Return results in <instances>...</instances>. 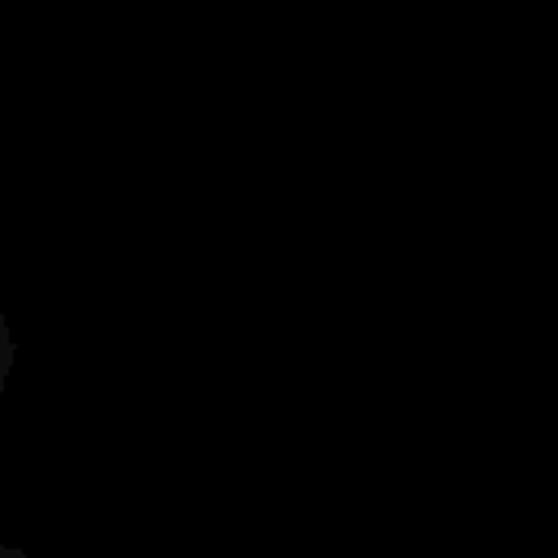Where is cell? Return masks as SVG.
<instances>
[{
  "mask_svg": "<svg viewBox=\"0 0 558 558\" xmlns=\"http://www.w3.org/2000/svg\"><path fill=\"white\" fill-rule=\"evenodd\" d=\"M4 362H9V336H4V323H0V388H4Z\"/></svg>",
  "mask_w": 558,
  "mask_h": 558,
  "instance_id": "6da1fadb",
  "label": "cell"
},
{
  "mask_svg": "<svg viewBox=\"0 0 558 558\" xmlns=\"http://www.w3.org/2000/svg\"><path fill=\"white\" fill-rule=\"evenodd\" d=\"M0 558H26V554H13V549H0Z\"/></svg>",
  "mask_w": 558,
  "mask_h": 558,
  "instance_id": "7a4b0ae2",
  "label": "cell"
}]
</instances>
